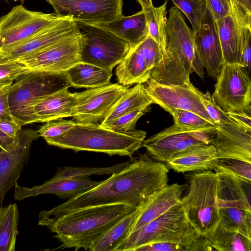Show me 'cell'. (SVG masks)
Segmentation results:
<instances>
[{
  "label": "cell",
  "instance_id": "cell-1",
  "mask_svg": "<svg viewBox=\"0 0 251 251\" xmlns=\"http://www.w3.org/2000/svg\"><path fill=\"white\" fill-rule=\"evenodd\" d=\"M169 169L146 152L131 160L121 171L92 189L69 199L49 210L41 211L40 219H54L87 207L124 204L135 208L154 192L168 185Z\"/></svg>",
  "mask_w": 251,
  "mask_h": 251
},
{
  "label": "cell",
  "instance_id": "cell-2",
  "mask_svg": "<svg viewBox=\"0 0 251 251\" xmlns=\"http://www.w3.org/2000/svg\"><path fill=\"white\" fill-rule=\"evenodd\" d=\"M135 209L124 204L87 207L54 219H39L38 225L55 234L61 243L57 249L89 250L95 241Z\"/></svg>",
  "mask_w": 251,
  "mask_h": 251
},
{
  "label": "cell",
  "instance_id": "cell-3",
  "mask_svg": "<svg viewBox=\"0 0 251 251\" xmlns=\"http://www.w3.org/2000/svg\"><path fill=\"white\" fill-rule=\"evenodd\" d=\"M169 14L165 53L153 69L151 78L161 83L190 87L193 85L191 74H197L202 79L204 78L196 50L194 32L176 6L171 7Z\"/></svg>",
  "mask_w": 251,
  "mask_h": 251
},
{
  "label": "cell",
  "instance_id": "cell-4",
  "mask_svg": "<svg viewBox=\"0 0 251 251\" xmlns=\"http://www.w3.org/2000/svg\"><path fill=\"white\" fill-rule=\"evenodd\" d=\"M146 135L145 131L141 130L119 132L99 124L76 122L63 134L45 141L49 145L76 152L90 151L132 158L142 147Z\"/></svg>",
  "mask_w": 251,
  "mask_h": 251
},
{
  "label": "cell",
  "instance_id": "cell-5",
  "mask_svg": "<svg viewBox=\"0 0 251 251\" xmlns=\"http://www.w3.org/2000/svg\"><path fill=\"white\" fill-rule=\"evenodd\" d=\"M200 237L187 220L180 203L131 232L116 251H134L144 245L160 242L178 244L189 251Z\"/></svg>",
  "mask_w": 251,
  "mask_h": 251
},
{
  "label": "cell",
  "instance_id": "cell-6",
  "mask_svg": "<svg viewBox=\"0 0 251 251\" xmlns=\"http://www.w3.org/2000/svg\"><path fill=\"white\" fill-rule=\"evenodd\" d=\"M188 193L181 204L189 223L200 237L212 232L220 221L217 204V174L211 170L187 174Z\"/></svg>",
  "mask_w": 251,
  "mask_h": 251
},
{
  "label": "cell",
  "instance_id": "cell-7",
  "mask_svg": "<svg viewBox=\"0 0 251 251\" xmlns=\"http://www.w3.org/2000/svg\"><path fill=\"white\" fill-rule=\"evenodd\" d=\"M69 87L65 72L23 74L11 86L8 100L11 114L22 126L32 124L34 104L46 96Z\"/></svg>",
  "mask_w": 251,
  "mask_h": 251
},
{
  "label": "cell",
  "instance_id": "cell-8",
  "mask_svg": "<svg viewBox=\"0 0 251 251\" xmlns=\"http://www.w3.org/2000/svg\"><path fill=\"white\" fill-rule=\"evenodd\" d=\"M217 204L220 221L225 229L251 239V182L219 170Z\"/></svg>",
  "mask_w": 251,
  "mask_h": 251
},
{
  "label": "cell",
  "instance_id": "cell-9",
  "mask_svg": "<svg viewBox=\"0 0 251 251\" xmlns=\"http://www.w3.org/2000/svg\"><path fill=\"white\" fill-rule=\"evenodd\" d=\"M75 22L80 34V61L112 72L129 51L128 43L101 25Z\"/></svg>",
  "mask_w": 251,
  "mask_h": 251
},
{
  "label": "cell",
  "instance_id": "cell-10",
  "mask_svg": "<svg viewBox=\"0 0 251 251\" xmlns=\"http://www.w3.org/2000/svg\"><path fill=\"white\" fill-rule=\"evenodd\" d=\"M225 112H251V80L245 68L223 63L211 96Z\"/></svg>",
  "mask_w": 251,
  "mask_h": 251
},
{
  "label": "cell",
  "instance_id": "cell-11",
  "mask_svg": "<svg viewBox=\"0 0 251 251\" xmlns=\"http://www.w3.org/2000/svg\"><path fill=\"white\" fill-rule=\"evenodd\" d=\"M79 33L56 41L15 60L29 72H65L80 62Z\"/></svg>",
  "mask_w": 251,
  "mask_h": 251
},
{
  "label": "cell",
  "instance_id": "cell-12",
  "mask_svg": "<svg viewBox=\"0 0 251 251\" xmlns=\"http://www.w3.org/2000/svg\"><path fill=\"white\" fill-rule=\"evenodd\" d=\"M165 51L149 35L129 51L117 65L115 75L118 83L124 86L144 83L162 59Z\"/></svg>",
  "mask_w": 251,
  "mask_h": 251
},
{
  "label": "cell",
  "instance_id": "cell-13",
  "mask_svg": "<svg viewBox=\"0 0 251 251\" xmlns=\"http://www.w3.org/2000/svg\"><path fill=\"white\" fill-rule=\"evenodd\" d=\"M128 88L129 86H124L118 83H110L81 92H75L72 117L78 123H101Z\"/></svg>",
  "mask_w": 251,
  "mask_h": 251
},
{
  "label": "cell",
  "instance_id": "cell-14",
  "mask_svg": "<svg viewBox=\"0 0 251 251\" xmlns=\"http://www.w3.org/2000/svg\"><path fill=\"white\" fill-rule=\"evenodd\" d=\"M57 16L101 25L123 15V0H45Z\"/></svg>",
  "mask_w": 251,
  "mask_h": 251
},
{
  "label": "cell",
  "instance_id": "cell-15",
  "mask_svg": "<svg viewBox=\"0 0 251 251\" xmlns=\"http://www.w3.org/2000/svg\"><path fill=\"white\" fill-rule=\"evenodd\" d=\"M58 17L54 13L27 10L22 4L13 7L0 17V48L22 41Z\"/></svg>",
  "mask_w": 251,
  "mask_h": 251
},
{
  "label": "cell",
  "instance_id": "cell-16",
  "mask_svg": "<svg viewBox=\"0 0 251 251\" xmlns=\"http://www.w3.org/2000/svg\"><path fill=\"white\" fill-rule=\"evenodd\" d=\"M144 86L152 103L159 105L165 111L171 109L190 111L215 125L203 107L193 85L188 87L164 84L150 78Z\"/></svg>",
  "mask_w": 251,
  "mask_h": 251
},
{
  "label": "cell",
  "instance_id": "cell-17",
  "mask_svg": "<svg viewBox=\"0 0 251 251\" xmlns=\"http://www.w3.org/2000/svg\"><path fill=\"white\" fill-rule=\"evenodd\" d=\"M79 32L75 22L71 19L58 17L22 41L0 48V60H15L56 41Z\"/></svg>",
  "mask_w": 251,
  "mask_h": 251
},
{
  "label": "cell",
  "instance_id": "cell-18",
  "mask_svg": "<svg viewBox=\"0 0 251 251\" xmlns=\"http://www.w3.org/2000/svg\"><path fill=\"white\" fill-rule=\"evenodd\" d=\"M40 136L38 130H22L14 146L10 150L0 151V203L9 190L17 184L20 174L29 160L33 141Z\"/></svg>",
  "mask_w": 251,
  "mask_h": 251
},
{
  "label": "cell",
  "instance_id": "cell-19",
  "mask_svg": "<svg viewBox=\"0 0 251 251\" xmlns=\"http://www.w3.org/2000/svg\"><path fill=\"white\" fill-rule=\"evenodd\" d=\"M188 130L174 125L144 139L142 146L153 159L166 163L175 155L185 150L201 145H206L192 136Z\"/></svg>",
  "mask_w": 251,
  "mask_h": 251
},
{
  "label": "cell",
  "instance_id": "cell-20",
  "mask_svg": "<svg viewBox=\"0 0 251 251\" xmlns=\"http://www.w3.org/2000/svg\"><path fill=\"white\" fill-rule=\"evenodd\" d=\"M195 44L198 58L207 75L218 77L223 64V53L216 24L206 9L200 29L194 33Z\"/></svg>",
  "mask_w": 251,
  "mask_h": 251
},
{
  "label": "cell",
  "instance_id": "cell-21",
  "mask_svg": "<svg viewBox=\"0 0 251 251\" xmlns=\"http://www.w3.org/2000/svg\"><path fill=\"white\" fill-rule=\"evenodd\" d=\"M213 145L218 158L238 159L251 163V129L232 120L215 126Z\"/></svg>",
  "mask_w": 251,
  "mask_h": 251
},
{
  "label": "cell",
  "instance_id": "cell-22",
  "mask_svg": "<svg viewBox=\"0 0 251 251\" xmlns=\"http://www.w3.org/2000/svg\"><path fill=\"white\" fill-rule=\"evenodd\" d=\"M101 181L85 178H53L45 181L40 185L32 188L20 186L14 187L13 197L16 200L22 201L30 197L40 194H51L63 199H70L84 193L99 184Z\"/></svg>",
  "mask_w": 251,
  "mask_h": 251
},
{
  "label": "cell",
  "instance_id": "cell-23",
  "mask_svg": "<svg viewBox=\"0 0 251 251\" xmlns=\"http://www.w3.org/2000/svg\"><path fill=\"white\" fill-rule=\"evenodd\" d=\"M223 53V63L240 65L243 49L251 35V28L239 23L232 12L216 22Z\"/></svg>",
  "mask_w": 251,
  "mask_h": 251
},
{
  "label": "cell",
  "instance_id": "cell-24",
  "mask_svg": "<svg viewBox=\"0 0 251 251\" xmlns=\"http://www.w3.org/2000/svg\"><path fill=\"white\" fill-rule=\"evenodd\" d=\"M185 187L177 183L168 184L151 195L139 206V212L130 233L157 218L172 207L181 203Z\"/></svg>",
  "mask_w": 251,
  "mask_h": 251
},
{
  "label": "cell",
  "instance_id": "cell-25",
  "mask_svg": "<svg viewBox=\"0 0 251 251\" xmlns=\"http://www.w3.org/2000/svg\"><path fill=\"white\" fill-rule=\"evenodd\" d=\"M218 159L213 144L201 145L188 148L175 155L167 162L169 169L177 173L211 170L214 171Z\"/></svg>",
  "mask_w": 251,
  "mask_h": 251
},
{
  "label": "cell",
  "instance_id": "cell-26",
  "mask_svg": "<svg viewBox=\"0 0 251 251\" xmlns=\"http://www.w3.org/2000/svg\"><path fill=\"white\" fill-rule=\"evenodd\" d=\"M75 102L74 93L64 89L50 94L37 101L33 106L34 123L72 117Z\"/></svg>",
  "mask_w": 251,
  "mask_h": 251
},
{
  "label": "cell",
  "instance_id": "cell-27",
  "mask_svg": "<svg viewBox=\"0 0 251 251\" xmlns=\"http://www.w3.org/2000/svg\"><path fill=\"white\" fill-rule=\"evenodd\" d=\"M100 25L127 42L130 49H134L148 35L145 14L142 10L130 16L122 15Z\"/></svg>",
  "mask_w": 251,
  "mask_h": 251
},
{
  "label": "cell",
  "instance_id": "cell-28",
  "mask_svg": "<svg viewBox=\"0 0 251 251\" xmlns=\"http://www.w3.org/2000/svg\"><path fill=\"white\" fill-rule=\"evenodd\" d=\"M70 87L93 88L110 83L112 72L90 64L79 62L65 72Z\"/></svg>",
  "mask_w": 251,
  "mask_h": 251
},
{
  "label": "cell",
  "instance_id": "cell-29",
  "mask_svg": "<svg viewBox=\"0 0 251 251\" xmlns=\"http://www.w3.org/2000/svg\"><path fill=\"white\" fill-rule=\"evenodd\" d=\"M152 102L147 95L143 83H137L128 88L112 107L100 125L107 127L118 117L127 112L136 110H148Z\"/></svg>",
  "mask_w": 251,
  "mask_h": 251
},
{
  "label": "cell",
  "instance_id": "cell-30",
  "mask_svg": "<svg viewBox=\"0 0 251 251\" xmlns=\"http://www.w3.org/2000/svg\"><path fill=\"white\" fill-rule=\"evenodd\" d=\"M139 207L118 221L93 244L91 251H116L126 239L138 215Z\"/></svg>",
  "mask_w": 251,
  "mask_h": 251
},
{
  "label": "cell",
  "instance_id": "cell-31",
  "mask_svg": "<svg viewBox=\"0 0 251 251\" xmlns=\"http://www.w3.org/2000/svg\"><path fill=\"white\" fill-rule=\"evenodd\" d=\"M213 250L251 251V239L242 234L225 229L219 224L204 237Z\"/></svg>",
  "mask_w": 251,
  "mask_h": 251
},
{
  "label": "cell",
  "instance_id": "cell-32",
  "mask_svg": "<svg viewBox=\"0 0 251 251\" xmlns=\"http://www.w3.org/2000/svg\"><path fill=\"white\" fill-rule=\"evenodd\" d=\"M19 211L17 205L11 203L0 207V251H14L19 234Z\"/></svg>",
  "mask_w": 251,
  "mask_h": 251
},
{
  "label": "cell",
  "instance_id": "cell-33",
  "mask_svg": "<svg viewBox=\"0 0 251 251\" xmlns=\"http://www.w3.org/2000/svg\"><path fill=\"white\" fill-rule=\"evenodd\" d=\"M168 0L157 7L144 12L148 30V35L156 41L166 51L167 35L166 32L167 11Z\"/></svg>",
  "mask_w": 251,
  "mask_h": 251
},
{
  "label": "cell",
  "instance_id": "cell-34",
  "mask_svg": "<svg viewBox=\"0 0 251 251\" xmlns=\"http://www.w3.org/2000/svg\"><path fill=\"white\" fill-rule=\"evenodd\" d=\"M129 162L101 168L64 167L58 168L55 175L52 178L56 179L85 178L92 175H111L124 169Z\"/></svg>",
  "mask_w": 251,
  "mask_h": 251
},
{
  "label": "cell",
  "instance_id": "cell-35",
  "mask_svg": "<svg viewBox=\"0 0 251 251\" xmlns=\"http://www.w3.org/2000/svg\"><path fill=\"white\" fill-rule=\"evenodd\" d=\"M174 5L182 12L189 21L194 32L200 28L206 9L205 0H171Z\"/></svg>",
  "mask_w": 251,
  "mask_h": 251
},
{
  "label": "cell",
  "instance_id": "cell-36",
  "mask_svg": "<svg viewBox=\"0 0 251 251\" xmlns=\"http://www.w3.org/2000/svg\"><path fill=\"white\" fill-rule=\"evenodd\" d=\"M174 118V125L184 129H194L215 126L190 111L171 109L167 111Z\"/></svg>",
  "mask_w": 251,
  "mask_h": 251
},
{
  "label": "cell",
  "instance_id": "cell-37",
  "mask_svg": "<svg viewBox=\"0 0 251 251\" xmlns=\"http://www.w3.org/2000/svg\"><path fill=\"white\" fill-rule=\"evenodd\" d=\"M216 170L222 171L244 181L251 182V163L249 162L231 158H218L214 171Z\"/></svg>",
  "mask_w": 251,
  "mask_h": 251
},
{
  "label": "cell",
  "instance_id": "cell-38",
  "mask_svg": "<svg viewBox=\"0 0 251 251\" xmlns=\"http://www.w3.org/2000/svg\"><path fill=\"white\" fill-rule=\"evenodd\" d=\"M29 72L18 61L0 60V89L11 85L18 77Z\"/></svg>",
  "mask_w": 251,
  "mask_h": 251
},
{
  "label": "cell",
  "instance_id": "cell-39",
  "mask_svg": "<svg viewBox=\"0 0 251 251\" xmlns=\"http://www.w3.org/2000/svg\"><path fill=\"white\" fill-rule=\"evenodd\" d=\"M76 122L57 119L46 122L38 130L40 136L45 140L59 136L73 127Z\"/></svg>",
  "mask_w": 251,
  "mask_h": 251
},
{
  "label": "cell",
  "instance_id": "cell-40",
  "mask_svg": "<svg viewBox=\"0 0 251 251\" xmlns=\"http://www.w3.org/2000/svg\"><path fill=\"white\" fill-rule=\"evenodd\" d=\"M196 92L200 98L207 113L213 122L215 126L231 120L226 112L223 111L212 100L208 92L202 93L197 88Z\"/></svg>",
  "mask_w": 251,
  "mask_h": 251
},
{
  "label": "cell",
  "instance_id": "cell-41",
  "mask_svg": "<svg viewBox=\"0 0 251 251\" xmlns=\"http://www.w3.org/2000/svg\"><path fill=\"white\" fill-rule=\"evenodd\" d=\"M149 111L140 109L127 112L118 117L106 127L119 132L134 130L137 121Z\"/></svg>",
  "mask_w": 251,
  "mask_h": 251
},
{
  "label": "cell",
  "instance_id": "cell-42",
  "mask_svg": "<svg viewBox=\"0 0 251 251\" xmlns=\"http://www.w3.org/2000/svg\"><path fill=\"white\" fill-rule=\"evenodd\" d=\"M231 12L243 25L251 28V0H229Z\"/></svg>",
  "mask_w": 251,
  "mask_h": 251
},
{
  "label": "cell",
  "instance_id": "cell-43",
  "mask_svg": "<svg viewBox=\"0 0 251 251\" xmlns=\"http://www.w3.org/2000/svg\"><path fill=\"white\" fill-rule=\"evenodd\" d=\"M206 8L217 22L227 16L230 12L229 0H205Z\"/></svg>",
  "mask_w": 251,
  "mask_h": 251
},
{
  "label": "cell",
  "instance_id": "cell-44",
  "mask_svg": "<svg viewBox=\"0 0 251 251\" xmlns=\"http://www.w3.org/2000/svg\"><path fill=\"white\" fill-rule=\"evenodd\" d=\"M186 248L178 244L160 242L150 243L142 246L134 251H185Z\"/></svg>",
  "mask_w": 251,
  "mask_h": 251
},
{
  "label": "cell",
  "instance_id": "cell-45",
  "mask_svg": "<svg viewBox=\"0 0 251 251\" xmlns=\"http://www.w3.org/2000/svg\"><path fill=\"white\" fill-rule=\"evenodd\" d=\"M11 86L0 90V121L15 120L11 114L9 104L8 96Z\"/></svg>",
  "mask_w": 251,
  "mask_h": 251
},
{
  "label": "cell",
  "instance_id": "cell-46",
  "mask_svg": "<svg viewBox=\"0 0 251 251\" xmlns=\"http://www.w3.org/2000/svg\"><path fill=\"white\" fill-rule=\"evenodd\" d=\"M22 126L16 120L0 121V129L9 136L16 139L21 134Z\"/></svg>",
  "mask_w": 251,
  "mask_h": 251
},
{
  "label": "cell",
  "instance_id": "cell-47",
  "mask_svg": "<svg viewBox=\"0 0 251 251\" xmlns=\"http://www.w3.org/2000/svg\"><path fill=\"white\" fill-rule=\"evenodd\" d=\"M226 113L238 125L251 129V113L245 112H229Z\"/></svg>",
  "mask_w": 251,
  "mask_h": 251
},
{
  "label": "cell",
  "instance_id": "cell-48",
  "mask_svg": "<svg viewBox=\"0 0 251 251\" xmlns=\"http://www.w3.org/2000/svg\"><path fill=\"white\" fill-rule=\"evenodd\" d=\"M251 62V35L249 36L244 46L240 65L250 70Z\"/></svg>",
  "mask_w": 251,
  "mask_h": 251
},
{
  "label": "cell",
  "instance_id": "cell-49",
  "mask_svg": "<svg viewBox=\"0 0 251 251\" xmlns=\"http://www.w3.org/2000/svg\"><path fill=\"white\" fill-rule=\"evenodd\" d=\"M18 138L14 139L0 129V148L6 151L11 150L15 145Z\"/></svg>",
  "mask_w": 251,
  "mask_h": 251
},
{
  "label": "cell",
  "instance_id": "cell-50",
  "mask_svg": "<svg viewBox=\"0 0 251 251\" xmlns=\"http://www.w3.org/2000/svg\"><path fill=\"white\" fill-rule=\"evenodd\" d=\"M142 7V10L145 12L150 10L153 5L151 0H136Z\"/></svg>",
  "mask_w": 251,
  "mask_h": 251
},
{
  "label": "cell",
  "instance_id": "cell-51",
  "mask_svg": "<svg viewBox=\"0 0 251 251\" xmlns=\"http://www.w3.org/2000/svg\"><path fill=\"white\" fill-rule=\"evenodd\" d=\"M4 0L6 1L7 2H8V0ZM12 0L16 1H18V0ZM20 1H21L22 3H23L24 2V0H20Z\"/></svg>",
  "mask_w": 251,
  "mask_h": 251
},
{
  "label": "cell",
  "instance_id": "cell-52",
  "mask_svg": "<svg viewBox=\"0 0 251 251\" xmlns=\"http://www.w3.org/2000/svg\"></svg>",
  "mask_w": 251,
  "mask_h": 251
}]
</instances>
